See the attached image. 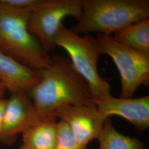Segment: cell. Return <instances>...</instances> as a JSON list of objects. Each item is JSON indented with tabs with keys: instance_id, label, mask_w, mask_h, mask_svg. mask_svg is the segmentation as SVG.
<instances>
[{
	"instance_id": "cell-13",
	"label": "cell",
	"mask_w": 149,
	"mask_h": 149,
	"mask_svg": "<svg viewBox=\"0 0 149 149\" xmlns=\"http://www.w3.org/2000/svg\"><path fill=\"white\" fill-rule=\"evenodd\" d=\"M100 149H144V143L136 138L120 133L114 127L110 119L105 120L101 133L97 139Z\"/></svg>"
},
{
	"instance_id": "cell-8",
	"label": "cell",
	"mask_w": 149,
	"mask_h": 149,
	"mask_svg": "<svg viewBox=\"0 0 149 149\" xmlns=\"http://www.w3.org/2000/svg\"><path fill=\"white\" fill-rule=\"evenodd\" d=\"M54 113L60 120L66 123L80 146L87 149L92 140L98 139L106 120L95 106H65Z\"/></svg>"
},
{
	"instance_id": "cell-4",
	"label": "cell",
	"mask_w": 149,
	"mask_h": 149,
	"mask_svg": "<svg viewBox=\"0 0 149 149\" xmlns=\"http://www.w3.org/2000/svg\"><path fill=\"white\" fill-rule=\"evenodd\" d=\"M56 47L64 49L77 72L87 83L94 98L111 95V86L99 74L98 61L101 53L96 37L77 34L63 24L55 39Z\"/></svg>"
},
{
	"instance_id": "cell-5",
	"label": "cell",
	"mask_w": 149,
	"mask_h": 149,
	"mask_svg": "<svg viewBox=\"0 0 149 149\" xmlns=\"http://www.w3.org/2000/svg\"><path fill=\"white\" fill-rule=\"evenodd\" d=\"M96 39L101 54L111 58L119 72L121 98H132L139 87L149 85V54L128 47L112 36L98 34Z\"/></svg>"
},
{
	"instance_id": "cell-6",
	"label": "cell",
	"mask_w": 149,
	"mask_h": 149,
	"mask_svg": "<svg viewBox=\"0 0 149 149\" xmlns=\"http://www.w3.org/2000/svg\"><path fill=\"white\" fill-rule=\"evenodd\" d=\"M82 7V0H48L30 12L29 30L49 53L56 48L55 37L64 19L71 17L78 21Z\"/></svg>"
},
{
	"instance_id": "cell-10",
	"label": "cell",
	"mask_w": 149,
	"mask_h": 149,
	"mask_svg": "<svg viewBox=\"0 0 149 149\" xmlns=\"http://www.w3.org/2000/svg\"><path fill=\"white\" fill-rule=\"evenodd\" d=\"M40 71L33 69L0 50V80L11 93L28 92L40 79Z\"/></svg>"
},
{
	"instance_id": "cell-9",
	"label": "cell",
	"mask_w": 149,
	"mask_h": 149,
	"mask_svg": "<svg viewBox=\"0 0 149 149\" xmlns=\"http://www.w3.org/2000/svg\"><path fill=\"white\" fill-rule=\"evenodd\" d=\"M93 103L104 118L118 116L132 124L139 132L149 128V96L116 98L109 96L93 98Z\"/></svg>"
},
{
	"instance_id": "cell-12",
	"label": "cell",
	"mask_w": 149,
	"mask_h": 149,
	"mask_svg": "<svg viewBox=\"0 0 149 149\" xmlns=\"http://www.w3.org/2000/svg\"><path fill=\"white\" fill-rule=\"evenodd\" d=\"M112 37L128 47L149 54V19L125 27L114 33Z\"/></svg>"
},
{
	"instance_id": "cell-18",
	"label": "cell",
	"mask_w": 149,
	"mask_h": 149,
	"mask_svg": "<svg viewBox=\"0 0 149 149\" xmlns=\"http://www.w3.org/2000/svg\"><path fill=\"white\" fill-rule=\"evenodd\" d=\"M19 149H36V148H32V147H30V146H28L27 145H26L24 144H22L21 146L19 148Z\"/></svg>"
},
{
	"instance_id": "cell-11",
	"label": "cell",
	"mask_w": 149,
	"mask_h": 149,
	"mask_svg": "<svg viewBox=\"0 0 149 149\" xmlns=\"http://www.w3.org/2000/svg\"><path fill=\"white\" fill-rule=\"evenodd\" d=\"M54 114L40 118L22 134L23 144L38 149H54L57 122Z\"/></svg>"
},
{
	"instance_id": "cell-3",
	"label": "cell",
	"mask_w": 149,
	"mask_h": 149,
	"mask_svg": "<svg viewBox=\"0 0 149 149\" xmlns=\"http://www.w3.org/2000/svg\"><path fill=\"white\" fill-rule=\"evenodd\" d=\"M30 12L0 5V50L24 65L40 71L50 64L52 56L29 30Z\"/></svg>"
},
{
	"instance_id": "cell-17",
	"label": "cell",
	"mask_w": 149,
	"mask_h": 149,
	"mask_svg": "<svg viewBox=\"0 0 149 149\" xmlns=\"http://www.w3.org/2000/svg\"><path fill=\"white\" fill-rule=\"evenodd\" d=\"M7 89L6 88L5 86L4 85L3 83L2 82V81L0 80V99L3 98V96L5 93Z\"/></svg>"
},
{
	"instance_id": "cell-2",
	"label": "cell",
	"mask_w": 149,
	"mask_h": 149,
	"mask_svg": "<svg viewBox=\"0 0 149 149\" xmlns=\"http://www.w3.org/2000/svg\"><path fill=\"white\" fill-rule=\"evenodd\" d=\"M149 18V0H82L80 18L70 29L79 35L96 32L112 36Z\"/></svg>"
},
{
	"instance_id": "cell-16",
	"label": "cell",
	"mask_w": 149,
	"mask_h": 149,
	"mask_svg": "<svg viewBox=\"0 0 149 149\" xmlns=\"http://www.w3.org/2000/svg\"><path fill=\"white\" fill-rule=\"evenodd\" d=\"M6 102H7L6 99H4V98L0 99V141H1L2 130Z\"/></svg>"
},
{
	"instance_id": "cell-15",
	"label": "cell",
	"mask_w": 149,
	"mask_h": 149,
	"mask_svg": "<svg viewBox=\"0 0 149 149\" xmlns=\"http://www.w3.org/2000/svg\"><path fill=\"white\" fill-rule=\"evenodd\" d=\"M48 0H0V5L21 11H31L44 5Z\"/></svg>"
},
{
	"instance_id": "cell-7",
	"label": "cell",
	"mask_w": 149,
	"mask_h": 149,
	"mask_svg": "<svg viewBox=\"0 0 149 149\" xmlns=\"http://www.w3.org/2000/svg\"><path fill=\"white\" fill-rule=\"evenodd\" d=\"M44 117L39 115L27 92L11 93L6 102L0 141L13 144L18 134H22Z\"/></svg>"
},
{
	"instance_id": "cell-1",
	"label": "cell",
	"mask_w": 149,
	"mask_h": 149,
	"mask_svg": "<svg viewBox=\"0 0 149 149\" xmlns=\"http://www.w3.org/2000/svg\"><path fill=\"white\" fill-rule=\"evenodd\" d=\"M40 74L39 81L27 92L39 116L54 114L65 106H95L87 83L66 57L54 55Z\"/></svg>"
},
{
	"instance_id": "cell-14",
	"label": "cell",
	"mask_w": 149,
	"mask_h": 149,
	"mask_svg": "<svg viewBox=\"0 0 149 149\" xmlns=\"http://www.w3.org/2000/svg\"><path fill=\"white\" fill-rule=\"evenodd\" d=\"M54 149H84L77 141L69 125L60 120L57 123V134Z\"/></svg>"
}]
</instances>
